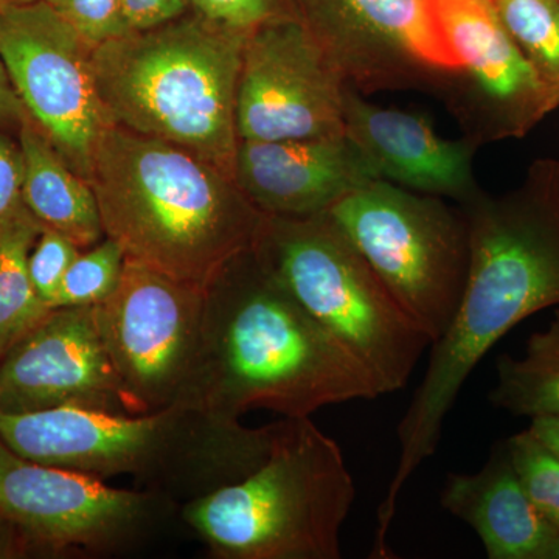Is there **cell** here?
<instances>
[{
  "mask_svg": "<svg viewBox=\"0 0 559 559\" xmlns=\"http://www.w3.org/2000/svg\"><path fill=\"white\" fill-rule=\"evenodd\" d=\"M272 437L274 425L252 429L187 404L143 415L0 412V439L21 457L100 480L132 476L186 502L245 477L266 457Z\"/></svg>",
  "mask_w": 559,
  "mask_h": 559,
  "instance_id": "3957f363",
  "label": "cell"
},
{
  "mask_svg": "<svg viewBox=\"0 0 559 559\" xmlns=\"http://www.w3.org/2000/svg\"><path fill=\"white\" fill-rule=\"evenodd\" d=\"M90 183L127 260L202 290L253 248L266 216L215 165L119 127L102 132Z\"/></svg>",
  "mask_w": 559,
  "mask_h": 559,
  "instance_id": "7a4b0ae2",
  "label": "cell"
},
{
  "mask_svg": "<svg viewBox=\"0 0 559 559\" xmlns=\"http://www.w3.org/2000/svg\"><path fill=\"white\" fill-rule=\"evenodd\" d=\"M528 429L559 455V417L533 418Z\"/></svg>",
  "mask_w": 559,
  "mask_h": 559,
  "instance_id": "f546056e",
  "label": "cell"
},
{
  "mask_svg": "<svg viewBox=\"0 0 559 559\" xmlns=\"http://www.w3.org/2000/svg\"><path fill=\"white\" fill-rule=\"evenodd\" d=\"M176 500L21 457L0 439V559L100 558L138 546Z\"/></svg>",
  "mask_w": 559,
  "mask_h": 559,
  "instance_id": "ba28073f",
  "label": "cell"
},
{
  "mask_svg": "<svg viewBox=\"0 0 559 559\" xmlns=\"http://www.w3.org/2000/svg\"><path fill=\"white\" fill-rule=\"evenodd\" d=\"M344 127L378 179L462 204L480 190L473 173L477 146L441 138L426 117L370 105L348 87Z\"/></svg>",
  "mask_w": 559,
  "mask_h": 559,
  "instance_id": "2e32d148",
  "label": "cell"
},
{
  "mask_svg": "<svg viewBox=\"0 0 559 559\" xmlns=\"http://www.w3.org/2000/svg\"><path fill=\"white\" fill-rule=\"evenodd\" d=\"M81 249L58 231L46 229L40 231L28 257V272L39 299L53 308L62 278L70 264L80 255Z\"/></svg>",
  "mask_w": 559,
  "mask_h": 559,
  "instance_id": "d4e9b609",
  "label": "cell"
},
{
  "mask_svg": "<svg viewBox=\"0 0 559 559\" xmlns=\"http://www.w3.org/2000/svg\"><path fill=\"white\" fill-rule=\"evenodd\" d=\"M207 290L127 260L119 286L92 307L132 415L186 404L204 344Z\"/></svg>",
  "mask_w": 559,
  "mask_h": 559,
  "instance_id": "9c48e42d",
  "label": "cell"
},
{
  "mask_svg": "<svg viewBox=\"0 0 559 559\" xmlns=\"http://www.w3.org/2000/svg\"><path fill=\"white\" fill-rule=\"evenodd\" d=\"M17 134L24 154V202L28 212L43 227L64 235L81 250L105 240L100 209L90 180L69 167L31 116Z\"/></svg>",
  "mask_w": 559,
  "mask_h": 559,
  "instance_id": "ac0fdd59",
  "label": "cell"
},
{
  "mask_svg": "<svg viewBox=\"0 0 559 559\" xmlns=\"http://www.w3.org/2000/svg\"><path fill=\"white\" fill-rule=\"evenodd\" d=\"M347 81L293 14L248 33L238 79L240 140H310L345 135Z\"/></svg>",
  "mask_w": 559,
  "mask_h": 559,
  "instance_id": "7c38bea8",
  "label": "cell"
},
{
  "mask_svg": "<svg viewBox=\"0 0 559 559\" xmlns=\"http://www.w3.org/2000/svg\"><path fill=\"white\" fill-rule=\"evenodd\" d=\"M500 20L559 103V0H491Z\"/></svg>",
  "mask_w": 559,
  "mask_h": 559,
  "instance_id": "44dd1931",
  "label": "cell"
},
{
  "mask_svg": "<svg viewBox=\"0 0 559 559\" xmlns=\"http://www.w3.org/2000/svg\"><path fill=\"white\" fill-rule=\"evenodd\" d=\"M252 249L301 307L370 371L382 395L406 388L432 341L329 213L266 215Z\"/></svg>",
  "mask_w": 559,
  "mask_h": 559,
  "instance_id": "8992f818",
  "label": "cell"
},
{
  "mask_svg": "<svg viewBox=\"0 0 559 559\" xmlns=\"http://www.w3.org/2000/svg\"><path fill=\"white\" fill-rule=\"evenodd\" d=\"M128 33L150 31L193 10V0H121Z\"/></svg>",
  "mask_w": 559,
  "mask_h": 559,
  "instance_id": "83f0119b",
  "label": "cell"
},
{
  "mask_svg": "<svg viewBox=\"0 0 559 559\" xmlns=\"http://www.w3.org/2000/svg\"><path fill=\"white\" fill-rule=\"evenodd\" d=\"M38 2V0H0V10L10 9V7L28 5V3Z\"/></svg>",
  "mask_w": 559,
  "mask_h": 559,
  "instance_id": "4dcf8cb0",
  "label": "cell"
},
{
  "mask_svg": "<svg viewBox=\"0 0 559 559\" xmlns=\"http://www.w3.org/2000/svg\"><path fill=\"white\" fill-rule=\"evenodd\" d=\"M24 210V154L20 142L0 130V231Z\"/></svg>",
  "mask_w": 559,
  "mask_h": 559,
  "instance_id": "4316f807",
  "label": "cell"
},
{
  "mask_svg": "<svg viewBox=\"0 0 559 559\" xmlns=\"http://www.w3.org/2000/svg\"><path fill=\"white\" fill-rule=\"evenodd\" d=\"M371 179L366 157L347 138L240 140L234 180L264 215L326 212Z\"/></svg>",
  "mask_w": 559,
  "mask_h": 559,
  "instance_id": "9a60e30c",
  "label": "cell"
},
{
  "mask_svg": "<svg viewBox=\"0 0 559 559\" xmlns=\"http://www.w3.org/2000/svg\"><path fill=\"white\" fill-rule=\"evenodd\" d=\"M246 36L193 9L102 44L92 69L109 127L164 140L234 179Z\"/></svg>",
  "mask_w": 559,
  "mask_h": 559,
  "instance_id": "277c9868",
  "label": "cell"
},
{
  "mask_svg": "<svg viewBox=\"0 0 559 559\" xmlns=\"http://www.w3.org/2000/svg\"><path fill=\"white\" fill-rule=\"evenodd\" d=\"M193 9L224 27L245 33L290 14L285 0H193Z\"/></svg>",
  "mask_w": 559,
  "mask_h": 559,
  "instance_id": "484cf974",
  "label": "cell"
},
{
  "mask_svg": "<svg viewBox=\"0 0 559 559\" xmlns=\"http://www.w3.org/2000/svg\"><path fill=\"white\" fill-rule=\"evenodd\" d=\"M356 488L344 454L311 418L274 423L266 457L241 479L183 503L219 559H340Z\"/></svg>",
  "mask_w": 559,
  "mask_h": 559,
  "instance_id": "5b68a950",
  "label": "cell"
},
{
  "mask_svg": "<svg viewBox=\"0 0 559 559\" xmlns=\"http://www.w3.org/2000/svg\"><path fill=\"white\" fill-rule=\"evenodd\" d=\"M352 90H439L460 62L430 0H285Z\"/></svg>",
  "mask_w": 559,
  "mask_h": 559,
  "instance_id": "8fae6325",
  "label": "cell"
},
{
  "mask_svg": "<svg viewBox=\"0 0 559 559\" xmlns=\"http://www.w3.org/2000/svg\"><path fill=\"white\" fill-rule=\"evenodd\" d=\"M506 447L533 506L559 528V455L530 429L511 437Z\"/></svg>",
  "mask_w": 559,
  "mask_h": 559,
  "instance_id": "603a6c76",
  "label": "cell"
},
{
  "mask_svg": "<svg viewBox=\"0 0 559 559\" xmlns=\"http://www.w3.org/2000/svg\"><path fill=\"white\" fill-rule=\"evenodd\" d=\"M381 395L370 371L253 249L231 261L207 289L204 344L187 406L226 419L255 409L308 418L322 407Z\"/></svg>",
  "mask_w": 559,
  "mask_h": 559,
  "instance_id": "6da1fadb",
  "label": "cell"
},
{
  "mask_svg": "<svg viewBox=\"0 0 559 559\" xmlns=\"http://www.w3.org/2000/svg\"><path fill=\"white\" fill-rule=\"evenodd\" d=\"M58 407L131 414L92 308H51L0 356L2 414Z\"/></svg>",
  "mask_w": 559,
  "mask_h": 559,
  "instance_id": "5bb4252c",
  "label": "cell"
},
{
  "mask_svg": "<svg viewBox=\"0 0 559 559\" xmlns=\"http://www.w3.org/2000/svg\"><path fill=\"white\" fill-rule=\"evenodd\" d=\"M393 299L436 342L450 326L469 267L465 213L371 179L326 210Z\"/></svg>",
  "mask_w": 559,
  "mask_h": 559,
  "instance_id": "52a82bcc",
  "label": "cell"
},
{
  "mask_svg": "<svg viewBox=\"0 0 559 559\" xmlns=\"http://www.w3.org/2000/svg\"><path fill=\"white\" fill-rule=\"evenodd\" d=\"M43 229L27 209L0 231V356L50 311L28 272V257Z\"/></svg>",
  "mask_w": 559,
  "mask_h": 559,
  "instance_id": "ffe728a7",
  "label": "cell"
},
{
  "mask_svg": "<svg viewBox=\"0 0 559 559\" xmlns=\"http://www.w3.org/2000/svg\"><path fill=\"white\" fill-rule=\"evenodd\" d=\"M489 401L516 417H559V307L547 330L528 337L522 359L496 360Z\"/></svg>",
  "mask_w": 559,
  "mask_h": 559,
  "instance_id": "d6986e66",
  "label": "cell"
},
{
  "mask_svg": "<svg viewBox=\"0 0 559 559\" xmlns=\"http://www.w3.org/2000/svg\"><path fill=\"white\" fill-rule=\"evenodd\" d=\"M440 503L477 533L489 559H551L559 528L540 514L506 443L474 474H448Z\"/></svg>",
  "mask_w": 559,
  "mask_h": 559,
  "instance_id": "e0dca14e",
  "label": "cell"
},
{
  "mask_svg": "<svg viewBox=\"0 0 559 559\" xmlns=\"http://www.w3.org/2000/svg\"><path fill=\"white\" fill-rule=\"evenodd\" d=\"M92 47L44 0L0 10V57L36 127L81 178L109 127Z\"/></svg>",
  "mask_w": 559,
  "mask_h": 559,
  "instance_id": "30bf717a",
  "label": "cell"
},
{
  "mask_svg": "<svg viewBox=\"0 0 559 559\" xmlns=\"http://www.w3.org/2000/svg\"><path fill=\"white\" fill-rule=\"evenodd\" d=\"M127 255L119 242L105 240L81 250L62 278L53 308H92L119 286Z\"/></svg>",
  "mask_w": 559,
  "mask_h": 559,
  "instance_id": "7402d4cb",
  "label": "cell"
},
{
  "mask_svg": "<svg viewBox=\"0 0 559 559\" xmlns=\"http://www.w3.org/2000/svg\"><path fill=\"white\" fill-rule=\"evenodd\" d=\"M551 559H559V539L557 546H555L554 554H551Z\"/></svg>",
  "mask_w": 559,
  "mask_h": 559,
  "instance_id": "1f68e13d",
  "label": "cell"
},
{
  "mask_svg": "<svg viewBox=\"0 0 559 559\" xmlns=\"http://www.w3.org/2000/svg\"><path fill=\"white\" fill-rule=\"evenodd\" d=\"M92 49L127 35L121 0H44Z\"/></svg>",
  "mask_w": 559,
  "mask_h": 559,
  "instance_id": "cb8c5ba5",
  "label": "cell"
},
{
  "mask_svg": "<svg viewBox=\"0 0 559 559\" xmlns=\"http://www.w3.org/2000/svg\"><path fill=\"white\" fill-rule=\"evenodd\" d=\"M457 55V73L439 90L466 139L481 143L522 139L559 103L540 81L500 20L491 0H430Z\"/></svg>",
  "mask_w": 559,
  "mask_h": 559,
  "instance_id": "4fadbf2b",
  "label": "cell"
},
{
  "mask_svg": "<svg viewBox=\"0 0 559 559\" xmlns=\"http://www.w3.org/2000/svg\"><path fill=\"white\" fill-rule=\"evenodd\" d=\"M28 112L17 97L13 84L0 57V130H16L20 132L22 123L27 119Z\"/></svg>",
  "mask_w": 559,
  "mask_h": 559,
  "instance_id": "f1b7e54d",
  "label": "cell"
}]
</instances>
